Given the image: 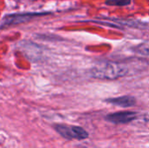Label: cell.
Here are the masks:
<instances>
[{"mask_svg": "<svg viewBox=\"0 0 149 148\" xmlns=\"http://www.w3.org/2000/svg\"><path fill=\"white\" fill-rule=\"evenodd\" d=\"M107 103L121 106V107H132L136 104V99L133 96H121L117 98H110L105 100Z\"/></svg>", "mask_w": 149, "mask_h": 148, "instance_id": "obj_5", "label": "cell"}, {"mask_svg": "<svg viewBox=\"0 0 149 148\" xmlns=\"http://www.w3.org/2000/svg\"><path fill=\"white\" fill-rule=\"evenodd\" d=\"M111 20L114 21L116 24H120L121 25H127L129 27H142L143 24L139 23L134 20L130 19H120V18H111Z\"/></svg>", "mask_w": 149, "mask_h": 148, "instance_id": "obj_6", "label": "cell"}, {"mask_svg": "<svg viewBox=\"0 0 149 148\" xmlns=\"http://www.w3.org/2000/svg\"><path fill=\"white\" fill-rule=\"evenodd\" d=\"M44 13H24V14H11L5 16L1 23H0V28H5L11 25H16L18 24H22L27 21L31 20L35 17L38 16H43Z\"/></svg>", "mask_w": 149, "mask_h": 148, "instance_id": "obj_3", "label": "cell"}, {"mask_svg": "<svg viewBox=\"0 0 149 148\" xmlns=\"http://www.w3.org/2000/svg\"><path fill=\"white\" fill-rule=\"evenodd\" d=\"M134 51L142 56H149V44L142 43L134 47Z\"/></svg>", "mask_w": 149, "mask_h": 148, "instance_id": "obj_7", "label": "cell"}, {"mask_svg": "<svg viewBox=\"0 0 149 148\" xmlns=\"http://www.w3.org/2000/svg\"><path fill=\"white\" fill-rule=\"evenodd\" d=\"M138 118V113L135 112L131 111H125V112H118L113 113L107 115L105 117L106 120L111 122L113 124H127Z\"/></svg>", "mask_w": 149, "mask_h": 148, "instance_id": "obj_4", "label": "cell"}, {"mask_svg": "<svg viewBox=\"0 0 149 148\" xmlns=\"http://www.w3.org/2000/svg\"><path fill=\"white\" fill-rule=\"evenodd\" d=\"M131 3V0H107L106 4L110 6H126Z\"/></svg>", "mask_w": 149, "mask_h": 148, "instance_id": "obj_8", "label": "cell"}, {"mask_svg": "<svg viewBox=\"0 0 149 148\" xmlns=\"http://www.w3.org/2000/svg\"><path fill=\"white\" fill-rule=\"evenodd\" d=\"M53 127L60 136L68 140H83L89 137L88 132L81 126H69L65 124H56L54 125Z\"/></svg>", "mask_w": 149, "mask_h": 148, "instance_id": "obj_2", "label": "cell"}, {"mask_svg": "<svg viewBox=\"0 0 149 148\" xmlns=\"http://www.w3.org/2000/svg\"><path fill=\"white\" fill-rule=\"evenodd\" d=\"M92 77L100 79H116L127 74L128 69L125 65L115 62H100L91 70Z\"/></svg>", "mask_w": 149, "mask_h": 148, "instance_id": "obj_1", "label": "cell"}]
</instances>
